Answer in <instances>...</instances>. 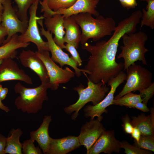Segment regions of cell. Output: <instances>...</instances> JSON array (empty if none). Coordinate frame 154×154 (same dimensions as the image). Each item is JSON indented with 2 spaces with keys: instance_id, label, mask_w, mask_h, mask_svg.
Segmentation results:
<instances>
[{
  "instance_id": "obj_1",
  "label": "cell",
  "mask_w": 154,
  "mask_h": 154,
  "mask_svg": "<svg viewBox=\"0 0 154 154\" xmlns=\"http://www.w3.org/2000/svg\"><path fill=\"white\" fill-rule=\"evenodd\" d=\"M125 34L122 29L117 28L107 41H99L94 45L87 42L82 45V48L91 54L83 68L89 76L82 73L91 81L106 84L111 78L123 71V63H117L116 57L119 41Z\"/></svg>"
},
{
  "instance_id": "obj_2",
  "label": "cell",
  "mask_w": 154,
  "mask_h": 154,
  "mask_svg": "<svg viewBox=\"0 0 154 154\" xmlns=\"http://www.w3.org/2000/svg\"><path fill=\"white\" fill-rule=\"evenodd\" d=\"M71 17L81 29V45L90 38L97 41L106 36L111 35L116 27L114 20L111 17L105 18L99 15L94 18L89 13H81Z\"/></svg>"
},
{
  "instance_id": "obj_3",
  "label": "cell",
  "mask_w": 154,
  "mask_h": 154,
  "mask_svg": "<svg viewBox=\"0 0 154 154\" xmlns=\"http://www.w3.org/2000/svg\"><path fill=\"white\" fill-rule=\"evenodd\" d=\"M48 88V83L30 88L18 82L14 87L15 93L19 94L14 101L17 108L23 113H37L42 109L43 102L48 100L47 91Z\"/></svg>"
},
{
  "instance_id": "obj_4",
  "label": "cell",
  "mask_w": 154,
  "mask_h": 154,
  "mask_svg": "<svg viewBox=\"0 0 154 154\" xmlns=\"http://www.w3.org/2000/svg\"><path fill=\"white\" fill-rule=\"evenodd\" d=\"M121 38L123 45L120 46L121 52L117 58L124 59L123 71L137 60L141 61L143 64L147 65L145 54L149 50L145 46L148 39L147 34L140 31L125 34Z\"/></svg>"
},
{
  "instance_id": "obj_5",
  "label": "cell",
  "mask_w": 154,
  "mask_h": 154,
  "mask_svg": "<svg viewBox=\"0 0 154 154\" xmlns=\"http://www.w3.org/2000/svg\"><path fill=\"white\" fill-rule=\"evenodd\" d=\"M86 78L88 81L87 87L85 88L81 84L73 88L79 94L78 100L64 109V112L67 114H70L74 112L71 116L72 119L74 121L76 119L79 111L86 104L92 102L93 105H96L103 100L110 90L106 84L101 82L96 84Z\"/></svg>"
},
{
  "instance_id": "obj_6",
  "label": "cell",
  "mask_w": 154,
  "mask_h": 154,
  "mask_svg": "<svg viewBox=\"0 0 154 154\" xmlns=\"http://www.w3.org/2000/svg\"><path fill=\"white\" fill-rule=\"evenodd\" d=\"M126 80L122 90L114 99L119 98L132 92H140L152 83V74L147 69L135 63L126 69Z\"/></svg>"
},
{
  "instance_id": "obj_7",
  "label": "cell",
  "mask_w": 154,
  "mask_h": 154,
  "mask_svg": "<svg viewBox=\"0 0 154 154\" xmlns=\"http://www.w3.org/2000/svg\"><path fill=\"white\" fill-rule=\"evenodd\" d=\"M35 52L45 66L49 78V88L51 90H56L60 84L68 82L76 75L75 72L68 67L63 69L56 65L51 58L49 51Z\"/></svg>"
},
{
  "instance_id": "obj_8",
  "label": "cell",
  "mask_w": 154,
  "mask_h": 154,
  "mask_svg": "<svg viewBox=\"0 0 154 154\" xmlns=\"http://www.w3.org/2000/svg\"><path fill=\"white\" fill-rule=\"evenodd\" d=\"M126 74L123 71H121L116 77L111 78L107 83L108 86L110 87L107 95L96 105L86 106L84 109L85 117L86 118L90 117V120L93 119L97 117L98 120L101 121L103 118L102 115L107 112L106 108L112 105L117 88L126 80Z\"/></svg>"
},
{
  "instance_id": "obj_9",
  "label": "cell",
  "mask_w": 154,
  "mask_h": 154,
  "mask_svg": "<svg viewBox=\"0 0 154 154\" xmlns=\"http://www.w3.org/2000/svg\"><path fill=\"white\" fill-rule=\"evenodd\" d=\"M40 0H35L29 8V18L28 26L25 32L18 36L19 40L22 42L34 43L37 46L38 51L47 50L49 51L47 42L42 39L39 31L37 21L44 19L42 16H37V12Z\"/></svg>"
},
{
  "instance_id": "obj_10",
  "label": "cell",
  "mask_w": 154,
  "mask_h": 154,
  "mask_svg": "<svg viewBox=\"0 0 154 154\" xmlns=\"http://www.w3.org/2000/svg\"><path fill=\"white\" fill-rule=\"evenodd\" d=\"M2 5L3 9L1 24L5 29L7 34L3 44L17 33L23 34L27 28L28 22L22 21L19 19L16 9L12 5L11 0H7Z\"/></svg>"
},
{
  "instance_id": "obj_11",
  "label": "cell",
  "mask_w": 154,
  "mask_h": 154,
  "mask_svg": "<svg viewBox=\"0 0 154 154\" xmlns=\"http://www.w3.org/2000/svg\"><path fill=\"white\" fill-rule=\"evenodd\" d=\"M42 19H40L37 21V23L41 27L40 34L44 36L47 40L49 51L51 54V58L52 60L58 63L62 68L65 65L71 66L74 70L76 75L78 77L81 76L82 72L86 73V71L83 69L78 68L77 64L72 56L70 57L68 54L64 52L56 44L53 39L52 34L49 31L45 30Z\"/></svg>"
},
{
  "instance_id": "obj_12",
  "label": "cell",
  "mask_w": 154,
  "mask_h": 154,
  "mask_svg": "<svg viewBox=\"0 0 154 154\" xmlns=\"http://www.w3.org/2000/svg\"><path fill=\"white\" fill-rule=\"evenodd\" d=\"M99 2V0H77L70 7L67 9L60 8L56 11L50 9L48 5L45 4L42 7V11L49 15H62L65 17L83 13H89L97 17L99 15V13L96 9Z\"/></svg>"
},
{
  "instance_id": "obj_13",
  "label": "cell",
  "mask_w": 154,
  "mask_h": 154,
  "mask_svg": "<svg viewBox=\"0 0 154 154\" xmlns=\"http://www.w3.org/2000/svg\"><path fill=\"white\" fill-rule=\"evenodd\" d=\"M13 59H3L0 65V83L9 80H18L32 85L31 78L23 69H20Z\"/></svg>"
},
{
  "instance_id": "obj_14",
  "label": "cell",
  "mask_w": 154,
  "mask_h": 154,
  "mask_svg": "<svg viewBox=\"0 0 154 154\" xmlns=\"http://www.w3.org/2000/svg\"><path fill=\"white\" fill-rule=\"evenodd\" d=\"M18 58L23 66L31 69L37 74L41 84L49 83V78L45 66L35 52L30 50H23L20 53Z\"/></svg>"
},
{
  "instance_id": "obj_15",
  "label": "cell",
  "mask_w": 154,
  "mask_h": 154,
  "mask_svg": "<svg viewBox=\"0 0 154 154\" xmlns=\"http://www.w3.org/2000/svg\"><path fill=\"white\" fill-rule=\"evenodd\" d=\"M122 148L120 141L117 139L114 131L105 130L95 143L87 151V154H99L102 152L110 154L119 153Z\"/></svg>"
},
{
  "instance_id": "obj_16",
  "label": "cell",
  "mask_w": 154,
  "mask_h": 154,
  "mask_svg": "<svg viewBox=\"0 0 154 154\" xmlns=\"http://www.w3.org/2000/svg\"><path fill=\"white\" fill-rule=\"evenodd\" d=\"M105 130L100 121L98 119L90 120L83 125L78 136L81 145H84L87 151L95 143Z\"/></svg>"
},
{
  "instance_id": "obj_17",
  "label": "cell",
  "mask_w": 154,
  "mask_h": 154,
  "mask_svg": "<svg viewBox=\"0 0 154 154\" xmlns=\"http://www.w3.org/2000/svg\"><path fill=\"white\" fill-rule=\"evenodd\" d=\"M43 17L47 30L54 35L53 38L54 42L61 48L64 49V37L65 32L63 26V15L58 14H43Z\"/></svg>"
},
{
  "instance_id": "obj_18",
  "label": "cell",
  "mask_w": 154,
  "mask_h": 154,
  "mask_svg": "<svg viewBox=\"0 0 154 154\" xmlns=\"http://www.w3.org/2000/svg\"><path fill=\"white\" fill-rule=\"evenodd\" d=\"M81 146L78 136L68 135L61 138H51L47 154H66Z\"/></svg>"
},
{
  "instance_id": "obj_19",
  "label": "cell",
  "mask_w": 154,
  "mask_h": 154,
  "mask_svg": "<svg viewBox=\"0 0 154 154\" xmlns=\"http://www.w3.org/2000/svg\"><path fill=\"white\" fill-rule=\"evenodd\" d=\"M52 120L51 116H45L39 127L37 130L30 132V138L37 141L44 154L48 152L51 138L48 134V128Z\"/></svg>"
},
{
  "instance_id": "obj_20",
  "label": "cell",
  "mask_w": 154,
  "mask_h": 154,
  "mask_svg": "<svg viewBox=\"0 0 154 154\" xmlns=\"http://www.w3.org/2000/svg\"><path fill=\"white\" fill-rule=\"evenodd\" d=\"M63 26L66 30L65 42L78 48L80 41L81 32L79 26L71 16L64 18Z\"/></svg>"
},
{
  "instance_id": "obj_21",
  "label": "cell",
  "mask_w": 154,
  "mask_h": 154,
  "mask_svg": "<svg viewBox=\"0 0 154 154\" xmlns=\"http://www.w3.org/2000/svg\"><path fill=\"white\" fill-rule=\"evenodd\" d=\"M154 110L152 109L148 116H146L142 113L137 117H132L131 124L133 127L139 129L141 135L154 136Z\"/></svg>"
},
{
  "instance_id": "obj_22",
  "label": "cell",
  "mask_w": 154,
  "mask_h": 154,
  "mask_svg": "<svg viewBox=\"0 0 154 154\" xmlns=\"http://www.w3.org/2000/svg\"><path fill=\"white\" fill-rule=\"evenodd\" d=\"M18 36L17 34L14 35L8 42L0 46V60L8 58L14 59L16 57L17 49L25 48L29 45V42L20 41Z\"/></svg>"
},
{
  "instance_id": "obj_23",
  "label": "cell",
  "mask_w": 154,
  "mask_h": 154,
  "mask_svg": "<svg viewBox=\"0 0 154 154\" xmlns=\"http://www.w3.org/2000/svg\"><path fill=\"white\" fill-rule=\"evenodd\" d=\"M11 135L7 137L4 154H22V143L20 141V138L23 131L19 128L16 129H11Z\"/></svg>"
},
{
  "instance_id": "obj_24",
  "label": "cell",
  "mask_w": 154,
  "mask_h": 154,
  "mask_svg": "<svg viewBox=\"0 0 154 154\" xmlns=\"http://www.w3.org/2000/svg\"><path fill=\"white\" fill-rule=\"evenodd\" d=\"M146 1L147 4L146 10L145 8L142 10L141 28L145 25L153 30L154 29V0H146Z\"/></svg>"
},
{
  "instance_id": "obj_25",
  "label": "cell",
  "mask_w": 154,
  "mask_h": 154,
  "mask_svg": "<svg viewBox=\"0 0 154 154\" xmlns=\"http://www.w3.org/2000/svg\"><path fill=\"white\" fill-rule=\"evenodd\" d=\"M142 102L140 95L129 92L117 99H114L112 105L124 106L129 108H134L138 103Z\"/></svg>"
},
{
  "instance_id": "obj_26",
  "label": "cell",
  "mask_w": 154,
  "mask_h": 154,
  "mask_svg": "<svg viewBox=\"0 0 154 154\" xmlns=\"http://www.w3.org/2000/svg\"><path fill=\"white\" fill-rule=\"evenodd\" d=\"M35 0H15L17 6L16 13L21 21L28 22L29 18L27 12Z\"/></svg>"
},
{
  "instance_id": "obj_27",
  "label": "cell",
  "mask_w": 154,
  "mask_h": 154,
  "mask_svg": "<svg viewBox=\"0 0 154 154\" xmlns=\"http://www.w3.org/2000/svg\"><path fill=\"white\" fill-rule=\"evenodd\" d=\"M134 141L133 145L142 149L154 151V136L141 135L138 142Z\"/></svg>"
},
{
  "instance_id": "obj_28",
  "label": "cell",
  "mask_w": 154,
  "mask_h": 154,
  "mask_svg": "<svg viewBox=\"0 0 154 154\" xmlns=\"http://www.w3.org/2000/svg\"><path fill=\"white\" fill-rule=\"evenodd\" d=\"M77 0H47L50 9L56 11L60 8L67 9L72 6Z\"/></svg>"
},
{
  "instance_id": "obj_29",
  "label": "cell",
  "mask_w": 154,
  "mask_h": 154,
  "mask_svg": "<svg viewBox=\"0 0 154 154\" xmlns=\"http://www.w3.org/2000/svg\"><path fill=\"white\" fill-rule=\"evenodd\" d=\"M35 141L30 138L25 140L22 143V152L24 154H42V152L39 145L35 147Z\"/></svg>"
},
{
  "instance_id": "obj_30",
  "label": "cell",
  "mask_w": 154,
  "mask_h": 154,
  "mask_svg": "<svg viewBox=\"0 0 154 154\" xmlns=\"http://www.w3.org/2000/svg\"><path fill=\"white\" fill-rule=\"evenodd\" d=\"M121 148L124 149V152L126 154H151L150 151L140 149L138 147L132 145L127 141H120Z\"/></svg>"
},
{
  "instance_id": "obj_31",
  "label": "cell",
  "mask_w": 154,
  "mask_h": 154,
  "mask_svg": "<svg viewBox=\"0 0 154 154\" xmlns=\"http://www.w3.org/2000/svg\"><path fill=\"white\" fill-rule=\"evenodd\" d=\"M139 95L142 102L147 105L149 100L153 96L154 93V83H152L148 87L139 92Z\"/></svg>"
},
{
  "instance_id": "obj_32",
  "label": "cell",
  "mask_w": 154,
  "mask_h": 154,
  "mask_svg": "<svg viewBox=\"0 0 154 154\" xmlns=\"http://www.w3.org/2000/svg\"><path fill=\"white\" fill-rule=\"evenodd\" d=\"M64 49H66L71 54L72 57L78 66H80L82 65V61L76 48L74 46L67 43L65 45Z\"/></svg>"
},
{
  "instance_id": "obj_33",
  "label": "cell",
  "mask_w": 154,
  "mask_h": 154,
  "mask_svg": "<svg viewBox=\"0 0 154 154\" xmlns=\"http://www.w3.org/2000/svg\"><path fill=\"white\" fill-rule=\"evenodd\" d=\"M122 120L123 122L122 126L124 131L127 134H131L133 131V127L129 117L127 114L123 117Z\"/></svg>"
},
{
  "instance_id": "obj_34",
  "label": "cell",
  "mask_w": 154,
  "mask_h": 154,
  "mask_svg": "<svg viewBox=\"0 0 154 154\" xmlns=\"http://www.w3.org/2000/svg\"><path fill=\"white\" fill-rule=\"evenodd\" d=\"M121 6L128 10L135 8L137 5L136 0H118Z\"/></svg>"
},
{
  "instance_id": "obj_35",
  "label": "cell",
  "mask_w": 154,
  "mask_h": 154,
  "mask_svg": "<svg viewBox=\"0 0 154 154\" xmlns=\"http://www.w3.org/2000/svg\"><path fill=\"white\" fill-rule=\"evenodd\" d=\"M7 137L0 134V154H4V150L6 145Z\"/></svg>"
},
{
  "instance_id": "obj_36",
  "label": "cell",
  "mask_w": 154,
  "mask_h": 154,
  "mask_svg": "<svg viewBox=\"0 0 154 154\" xmlns=\"http://www.w3.org/2000/svg\"><path fill=\"white\" fill-rule=\"evenodd\" d=\"M7 35V34L6 29L0 24V45L3 44L5 40V37Z\"/></svg>"
},
{
  "instance_id": "obj_37",
  "label": "cell",
  "mask_w": 154,
  "mask_h": 154,
  "mask_svg": "<svg viewBox=\"0 0 154 154\" xmlns=\"http://www.w3.org/2000/svg\"><path fill=\"white\" fill-rule=\"evenodd\" d=\"M131 137L133 138L134 141L138 142L141 136V134L138 129L135 127H133V131L131 134Z\"/></svg>"
},
{
  "instance_id": "obj_38",
  "label": "cell",
  "mask_w": 154,
  "mask_h": 154,
  "mask_svg": "<svg viewBox=\"0 0 154 154\" xmlns=\"http://www.w3.org/2000/svg\"><path fill=\"white\" fill-rule=\"evenodd\" d=\"M134 108L144 112H148L149 111V109L147 107V105L143 103L142 102L137 104L135 106Z\"/></svg>"
},
{
  "instance_id": "obj_39",
  "label": "cell",
  "mask_w": 154,
  "mask_h": 154,
  "mask_svg": "<svg viewBox=\"0 0 154 154\" xmlns=\"http://www.w3.org/2000/svg\"><path fill=\"white\" fill-rule=\"evenodd\" d=\"M8 92V88L5 87L3 88L1 91L0 92V99L2 101L4 100L6 97Z\"/></svg>"
},
{
  "instance_id": "obj_40",
  "label": "cell",
  "mask_w": 154,
  "mask_h": 154,
  "mask_svg": "<svg viewBox=\"0 0 154 154\" xmlns=\"http://www.w3.org/2000/svg\"><path fill=\"white\" fill-rule=\"evenodd\" d=\"M0 109L6 112H8L10 111V110L9 108L4 105L2 102V100L0 99Z\"/></svg>"
},
{
  "instance_id": "obj_41",
  "label": "cell",
  "mask_w": 154,
  "mask_h": 154,
  "mask_svg": "<svg viewBox=\"0 0 154 154\" xmlns=\"http://www.w3.org/2000/svg\"><path fill=\"white\" fill-rule=\"evenodd\" d=\"M7 0H0V9L3 10V4Z\"/></svg>"
},
{
  "instance_id": "obj_42",
  "label": "cell",
  "mask_w": 154,
  "mask_h": 154,
  "mask_svg": "<svg viewBox=\"0 0 154 154\" xmlns=\"http://www.w3.org/2000/svg\"><path fill=\"white\" fill-rule=\"evenodd\" d=\"M3 10L0 9V23H1L2 21Z\"/></svg>"
},
{
  "instance_id": "obj_43",
  "label": "cell",
  "mask_w": 154,
  "mask_h": 154,
  "mask_svg": "<svg viewBox=\"0 0 154 154\" xmlns=\"http://www.w3.org/2000/svg\"><path fill=\"white\" fill-rule=\"evenodd\" d=\"M1 83H0V92L2 90V89L3 88L2 87V85L0 84Z\"/></svg>"
},
{
  "instance_id": "obj_44",
  "label": "cell",
  "mask_w": 154,
  "mask_h": 154,
  "mask_svg": "<svg viewBox=\"0 0 154 154\" xmlns=\"http://www.w3.org/2000/svg\"><path fill=\"white\" fill-rule=\"evenodd\" d=\"M3 59L0 60V65L1 64V63L2 61H3Z\"/></svg>"
},
{
  "instance_id": "obj_45",
  "label": "cell",
  "mask_w": 154,
  "mask_h": 154,
  "mask_svg": "<svg viewBox=\"0 0 154 154\" xmlns=\"http://www.w3.org/2000/svg\"><path fill=\"white\" fill-rule=\"evenodd\" d=\"M140 1H146V0H140Z\"/></svg>"
}]
</instances>
